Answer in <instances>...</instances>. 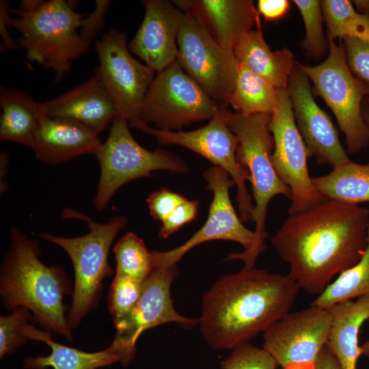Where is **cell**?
Segmentation results:
<instances>
[{"instance_id": "cell-17", "label": "cell", "mask_w": 369, "mask_h": 369, "mask_svg": "<svg viewBox=\"0 0 369 369\" xmlns=\"http://www.w3.org/2000/svg\"><path fill=\"white\" fill-rule=\"evenodd\" d=\"M286 88L296 124L310 156L333 168L348 159L329 116L314 100L309 78L295 63Z\"/></svg>"}, {"instance_id": "cell-25", "label": "cell", "mask_w": 369, "mask_h": 369, "mask_svg": "<svg viewBox=\"0 0 369 369\" xmlns=\"http://www.w3.org/2000/svg\"><path fill=\"white\" fill-rule=\"evenodd\" d=\"M29 340L42 341L51 351L48 356L27 357L24 360V368L28 369H99L117 362H121L122 355L111 344L108 348L88 353L61 344L51 340L49 331L39 330L31 325L28 331Z\"/></svg>"}, {"instance_id": "cell-41", "label": "cell", "mask_w": 369, "mask_h": 369, "mask_svg": "<svg viewBox=\"0 0 369 369\" xmlns=\"http://www.w3.org/2000/svg\"><path fill=\"white\" fill-rule=\"evenodd\" d=\"M315 369H342L327 344L323 348L318 356Z\"/></svg>"}, {"instance_id": "cell-5", "label": "cell", "mask_w": 369, "mask_h": 369, "mask_svg": "<svg viewBox=\"0 0 369 369\" xmlns=\"http://www.w3.org/2000/svg\"><path fill=\"white\" fill-rule=\"evenodd\" d=\"M225 118L231 131L237 136L236 157L247 169L255 201L251 220L255 223L254 238L247 250L233 253L226 260H241L247 267H254L256 259L266 248V219L269 202L276 195H284L290 200L292 193L277 174L271 161L274 141L269 129L271 114L244 115L227 109Z\"/></svg>"}, {"instance_id": "cell-14", "label": "cell", "mask_w": 369, "mask_h": 369, "mask_svg": "<svg viewBox=\"0 0 369 369\" xmlns=\"http://www.w3.org/2000/svg\"><path fill=\"white\" fill-rule=\"evenodd\" d=\"M331 323L329 308L310 305L288 312L264 332L263 348L282 369H315Z\"/></svg>"}, {"instance_id": "cell-8", "label": "cell", "mask_w": 369, "mask_h": 369, "mask_svg": "<svg viewBox=\"0 0 369 369\" xmlns=\"http://www.w3.org/2000/svg\"><path fill=\"white\" fill-rule=\"evenodd\" d=\"M328 40L329 53L323 63L315 66L296 64L333 111L345 135L348 150L357 153L369 145V126L361 109L364 97L369 96V85L350 70L344 48Z\"/></svg>"}, {"instance_id": "cell-18", "label": "cell", "mask_w": 369, "mask_h": 369, "mask_svg": "<svg viewBox=\"0 0 369 369\" xmlns=\"http://www.w3.org/2000/svg\"><path fill=\"white\" fill-rule=\"evenodd\" d=\"M143 5V21L128 48L158 73L176 60L184 12L165 0H145Z\"/></svg>"}, {"instance_id": "cell-15", "label": "cell", "mask_w": 369, "mask_h": 369, "mask_svg": "<svg viewBox=\"0 0 369 369\" xmlns=\"http://www.w3.org/2000/svg\"><path fill=\"white\" fill-rule=\"evenodd\" d=\"M178 273L177 264L153 267L143 282L141 297L132 312L115 323L116 335L111 344L122 354L121 363L126 366L135 355L136 342L141 333L168 323H175L184 329H192L198 319L178 314L173 306L170 288Z\"/></svg>"}, {"instance_id": "cell-1", "label": "cell", "mask_w": 369, "mask_h": 369, "mask_svg": "<svg viewBox=\"0 0 369 369\" xmlns=\"http://www.w3.org/2000/svg\"><path fill=\"white\" fill-rule=\"evenodd\" d=\"M368 226V208L327 199L289 215L271 242L289 265L287 275L300 289L318 295L360 260Z\"/></svg>"}, {"instance_id": "cell-10", "label": "cell", "mask_w": 369, "mask_h": 369, "mask_svg": "<svg viewBox=\"0 0 369 369\" xmlns=\"http://www.w3.org/2000/svg\"><path fill=\"white\" fill-rule=\"evenodd\" d=\"M176 62L213 100L227 107L237 76L233 51L221 47L191 14L184 16L177 38Z\"/></svg>"}, {"instance_id": "cell-3", "label": "cell", "mask_w": 369, "mask_h": 369, "mask_svg": "<svg viewBox=\"0 0 369 369\" xmlns=\"http://www.w3.org/2000/svg\"><path fill=\"white\" fill-rule=\"evenodd\" d=\"M0 269V295L4 307L27 308L47 331L72 340L64 298L70 282L59 266H47L40 260L38 242L16 228Z\"/></svg>"}, {"instance_id": "cell-26", "label": "cell", "mask_w": 369, "mask_h": 369, "mask_svg": "<svg viewBox=\"0 0 369 369\" xmlns=\"http://www.w3.org/2000/svg\"><path fill=\"white\" fill-rule=\"evenodd\" d=\"M312 181L328 200L353 204L369 202V163L359 164L350 160Z\"/></svg>"}, {"instance_id": "cell-23", "label": "cell", "mask_w": 369, "mask_h": 369, "mask_svg": "<svg viewBox=\"0 0 369 369\" xmlns=\"http://www.w3.org/2000/svg\"><path fill=\"white\" fill-rule=\"evenodd\" d=\"M237 61L245 64L278 90H286L295 60L288 49L273 51L260 27L245 34L236 45Z\"/></svg>"}, {"instance_id": "cell-30", "label": "cell", "mask_w": 369, "mask_h": 369, "mask_svg": "<svg viewBox=\"0 0 369 369\" xmlns=\"http://www.w3.org/2000/svg\"><path fill=\"white\" fill-rule=\"evenodd\" d=\"M115 273L144 282L153 267L152 252L144 241L133 232H127L113 247Z\"/></svg>"}, {"instance_id": "cell-31", "label": "cell", "mask_w": 369, "mask_h": 369, "mask_svg": "<svg viewBox=\"0 0 369 369\" xmlns=\"http://www.w3.org/2000/svg\"><path fill=\"white\" fill-rule=\"evenodd\" d=\"M305 28L303 46L311 57L319 59L326 49V40L323 29V13L320 1L316 0H294Z\"/></svg>"}, {"instance_id": "cell-12", "label": "cell", "mask_w": 369, "mask_h": 369, "mask_svg": "<svg viewBox=\"0 0 369 369\" xmlns=\"http://www.w3.org/2000/svg\"><path fill=\"white\" fill-rule=\"evenodd\" d=\"M269 129L274 141L273 167L292 193L289 215L299 213L327 200L313 185L307 160L310 156L298 130L286 90H279Z\"/></svg>"}, {"instance_id": "cell-45", "label": "cell", "mask_w": 369, "mask_h": 369, "mask_svg": "<svg viewBox=\"0 0 369 369\" xmlns=\"http://www.w3.org/2000/svg\"><path fill=\"white\" fill-rule=\"evenodd\" d=\"M366 102L368 104L367 109L369 111V97L366 99Z\"/></svg>"}, {"instance_id": "cell-19", "label": "cell", "mask_w": 369, "mask_h": 369, "mask_svg": "<svg viewBox=\"0 0 369 369\" xmlns=\"http://www.w3.org/2000/svg\"><path fill=\"white\" fill-rule=\"evenodd\" d=\"M172 3L193 16L223 49L233 51L240 40L260 25L251 0H176Z\"/></svg>"}, {"instance_id": "cell-27", "label": "cell", "mask_w": 369, "mask_h": 369, "mask_svg": "<svg viewBox=\"0 0 369 369\" xmlns=\"http://www.w3.org/2000/svg\"><path fill=\"white\" fill-rule=\"evenodd\" d=\"M278 92L279 90L264 78L238 62L229 105L244 115L272 114L277 104Z\"/></svg>"}, {"instance_id": "cell-28", "label": "cell", "mask_w": 369, "mask_h": 369, "mask_svg": "<svg viewBox=\"0 0 369 369\" xmlns=\"http://www.w3.org/2000/svg\"><path fill=\"white\" fill-rule=\"evenodd\" d=\"M369 296V226L368 244L360 260L341 273L313 301L311 305L329 308L340 302Z\"/></svg>"}, {"instance_id": "cell-9", "label": "cell", "mask_w": 369, "mask_h": 369, "mask_svg": "<svg viewBox=\"0 0 369 369\" xmlns=\"http://www.w3.org/2000/svg\"><path fill=\"white\" fill-rule=\"evenodd\" d=\"M226 109L210 98L176 60L156 73L139 122L152 123L159 130L176 131L195 122L210 120Z\"/></svg>"}, {"instance_id": "cell-21", "label": "cell", "mask_w": 369, "mask_h": 369, "mask_svg": "<svg viewBox=\"0 0 369 369\" xmlns=\"http://www.w3.org/2000/svg\"><path fill=\"white\" fill-rule=\"evenodd\" d=\"M102 142L98 134L72 119L42 117L33 150L36 158L46 164H59L79 155H96Z\"/></svg>"}, {"instance_id": "cell-37", "label": "cell", "mask_w": 369, "mask_h": 369, "mask_svg": "<svg viewBox=\"0 0 369 369\" xmlns=\"http://www.w3.org/2000/svg\"><path fill=\"white\" fill-rule=\"evenodd\" d=\"M199 202L186 199L162 221L159 236L167 238L183 226L196 219Z\"/></svg>"}, {"instance_id": "cell-40", "label": "cell", "mask_w": 369, "mask_h": 369, "mask_svg": "<svg viewBox=\"0 0 369 369\" xmlns=\"http://www.w3.org/2000/svg\"><path fill=\"white\" fill-rule=\"evenodd\" d=\"M289 8L290 3L287 0H259L258 2V13L267 20L282 18Z\"/></svg>"}, {"instance_id": "cell-20", "label": "cell", "mask_w": 369, "mask_h": 369, "mask_svg": "<svg viewBox=\"0 0 369 369\" xmlns=\"http://www.w3.org/2000/svg\"><path fill=\"white\" fill-rule=\"evenodd\" d=\"M49 118L76 120L98 134L111 126L118 115L116 107L98 72L61 96L42 102Z\"/></svg>"}, {"instance_id": "cell-24", "label": "cell", "mask_w": 369, "mask_h": 369, "mask_svg": "<svg viewBox=\"0 0 369 369\" xmlns=\"http://www.w3.org/2000/svg\"><path fill=\"white\" fill-rule=\"evenodd\" d=\"M0 139L33 148L36 133L44 115L42 102L25 92L1 86L0 89Z\"/></svg>"}, {"instance_id": "cell-42", "label": "cell", "mask_w": 369, "mask_h": 369, "mask_svg": "<svg viewBox=\"0 0 369 369\" xmlns=\"http://www.w3.org/2000/svg\"><path fill=\"white\" fill-rule=\"evenodd\" d=\"M353 2L359 13L369 16V0H355Z\"/></svg>"}, {"instance_id": "cell-2", "label": "cell", "mask_w": 369, "mask_h": 369, "mask_svg": "<svg viewBox=\"0 0 369 369\" xmlns=\"http://www.w3.org/2000/svg\"><path fill=\"white\" fill-rule=\"evenodd\" d=\"M299 289L288 275L254 267L221 276L202 295L204 340L215 350L249 342L289 312Z\"/></svg>"}, {"instance_id": "cell-7", "label": "cell", "mask_w": 369, "mask_h": 369, "mask_svg": "<svg viewBox=\"0 0 369 369\" xmlns=\"http://www.w3.org/2000/svg\"><path fill=\"white\" fill-rule=\"evenodd\" d=\"M100 165V178L93 200L94 207L105 209L114 193L133 180L150 176L156 170L184 173L188 170L179 156L167 150H148L133 138L128 122L118 115L109 135L95 155Z\"/></svg>"}, {"instance_id": "cell-13", "label": "cell", "mask_w": 369, "mask_h": 369, "mask_svg": "<svg viewBox=\"0 0 369 369\" xmlns=\"http://www.w3.org/2000/svg\"><path fill=\"white\" fill-rule=\"evenodd\" d=\"M96 69L116 107L131 126L140 121L144 100L156 72L131 54L124 32L110 29L95 42Z\"/></svg>"}, {"instance_id": "cell-6", "label": "cell", "mask_w": 369, "mask_h": 369, "mask_svg": "<svg viewBox=\"0 0 369 369\" xmlns=\"http://www.w3.org/2000/svg\"><path fill=\"white\" fill-rule=\"evenodd\" d=\"M64 217L85 221L89 232L83 236L68 238L41 233L40 238L62 248L69 256L74 269L72 301L67 314L70 329L77 328L81 320L100 301L104 279L113 270L108 262L109 251L118 233L126 223L123 216H113L107 223H98L88 216L67 208Z\"/></svg>"}, {"instance_id": "cell-34", "label": "cell", "mask_w": 369, "mask_h": 369, "mask_svg": "<svg viewBox=\"0 0 369 369\" xmlns=\"http://www.w3.org/2000/svg\"><path fill=\"white\" fill-rule=\"evenodd\" d=\"M277 363L264 348L246 342L232 349L220 363L221 369H276Z\"/></svg>"}, {"instance_id": "cell-33", "label": "cell", "mask_w": 369, "mask_h": 369, "mask_svg": "<svg viewBox=\"0 0 369 369\" xmlns=\"http://www.w3.org/2000/svg\"><path fill=\"white\" fill-rule=\"evenodd\" d=\"M30 312L18 307L7 316L0 317V358L10 354L23 345L27 340L31 324Z\"/></svg>"}, {"instance_id": "cell-38", "label": "cell", "mask_w": 369, "mask_h": 369, "mask_svg": "<svg viewBox=\"0 0 369 369\" xmlns=\"http://www.w3.org/2000/svg\"><path fill=\"white\" fill-rule=\"evenodd\" d=\"M96 7L92 12L83 18L79 30L81 36L91 42L105 27V16L111 3L108 0L95 1Z\"/></svg>"}, {"instance_id": "cell-22", "label": "cell", "mask_w": 369, "mask_h": 369, "mask_svg": "<svg viewBox=\"0 0 369 369\" xmlns=\"http://www.w3.org/2000/svg\"><path fill=\"white\" fill-rule=\"evenodd\" d=\"M329 308L332 323L327 344L342 369H357L361 355L358 334L361 325L369 318V296L340 302Z\"/></svg>"}, {"instance_id": "cell-32", "label": "cell", "mask_w": 369, "mask_h": 369, "mask_svg": "<svg viewBox=\"0 0 369 369\" xmlns=\"http://www.w3.org/2000/svg\"><path fill=\"white\" fill-rule=\"evenodd\" d=\"M143 282L115 273L109 296V308L114 324L124 319L134 309L141 297Z\"/></svg>"}, {"instance_id": "cell-11", "label": "cell", "mask_w": 369, "mask_h": 369, "mask_svg": "<svg viewBox=\"0 0 369 369\" xmlns=\"http://www.w3.org/2000/svg\"><path fill=\"white\" fill-rule=\"evenodd\" d=\"M227 109L213 117L206 125L191 131H161L140 122L131 126L154 137L160 144L178 145L189 149L226 171L236 186L239 217L245 223L251 220L254 209L246 185L249 174L237 160L238 139L227 124Z\"/></svg>"}, {"instance_id": "cell-36", "label": "cell", "mask_w": 369, "mask_h": 369, "mask_svg": "<svg viewBox=\"0 0 369 369\" xmlns=\"http://www.w3.org/2000/svg\"><path fill=\"white\" fill-rule=\"evenodd\" d=\"M187 198L169 189H161L146 200L150 215L157 221L165 220Z\"/></svg>"}, {"instance_id": "cell-4", "label": "cell", "mask_w": 369, "mask_h": 369, "mask_svg": "<svg viewBox=\"0 0 369 369\" xmlns=\"http://www.w3.org/2000/svg\"><path fill=\"white\" fill-rule=\"evenodd\" d=\"M14 12L11 22L20 34L18 46L29 61L52 70L57 81L90 46L79 31L86 14L75 11L73 1L24 0Z\"/></svg>"}, {"instance_id": "cell-29", "label": "cell", "mask_w": 369, "mask_h": 369, "mask_svg": "<svg viewBox=\"0 0 369 369\" xmlns=\"http://www.w3.org/2000/svg\"><path fill=\"white\" fill-rule=\"evenodd\" d=\"M320 5L328 40L348 37L369 42V16L356 12L351 1L324 0Z\"/></svg>"}, {"instance_id": "cell-44", "label": "cell", "mask_w": 369, "mask_h": 369, "mask_svg": "<svg viewBox=\"0 0 369 369\" xmlns=\"http://www.w3.org/2000/svg\"><path fill=\"white\" fill-rule=\"evenodd\" d=\"M364 119L369 126V111L366 109L363 111Z\"/></svg>"}, {"instance_id": "cell-43", "label": "cell", "mask_w": 369, "mask_h": 369, "mask_svg": "<svg viewBox=\"0 0 369 369\" xmlns=\"http://www.w3.org/2000/svg\"><path fill=\"white\" fill-rule=\"evenodd\" d=\"M361 355L369 357V340L360 346Z\"/></svg>"}, {"instance_id": "cell-39", "label": "cell", "mask_w": 369, "mask_h": 369, "mask_svg": "<svg viewBox=\"0 0 369 369\" xmlns=\"http://www.w3.org/2000/svg\"><path fill=\"white\" fill-rule=\"evenodd\" d=\"M9 1L1 0L0 1V32L1 35V51L15 49L18 42L11 36L8 29L12 27V17L10 16Z\"/></svg>"}, {"instance_id": "cell-16", "label": "cell", "mask_w": 369, "mask_h": 369, "mask_svg": "<svg viewBox=\"0 0 369 369\" xmlns=\"http://www.w3.org/2000/svg\"><path fill=\"white\" fill-rule=\"evenodd\" d=\"M203 176L208 182L207 189L213 193L205 223L181 245L165 251H152L154 264H177L192 248L210 241H234L241 244L244 250L251 246L254 231L243 225L230 197V189L235 184L234 180L226 171L215 165L206 169Z\"/></svg>"}, {"instance_id": "cell-35", "label": "cell", "mask_w": 369, "mask_h": 369, "mask_svg": "<svg viewBox=\"0 0 369 369\" xmlns=\"http://www.w3.org/2000/svg\"><path fill=\"white\" fill-rule=\"evenodd\" d=\"M347 65L352 73L369 85V42L355 38H344Z\"/></svg>"}]
</instances>
